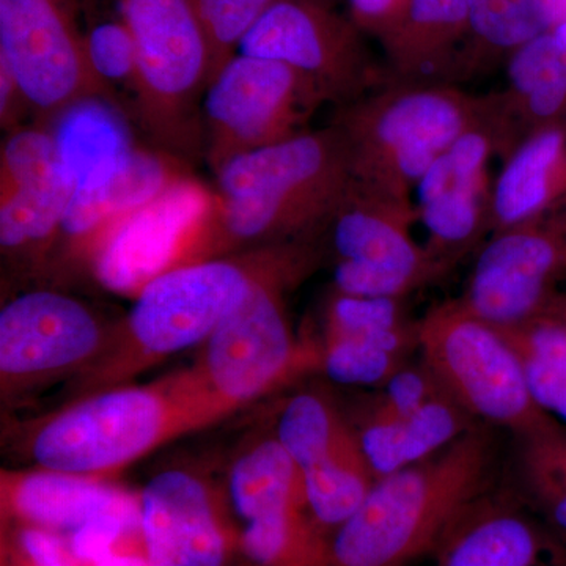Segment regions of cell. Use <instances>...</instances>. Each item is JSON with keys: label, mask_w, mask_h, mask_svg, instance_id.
<instances>
[{"label": "cell", "mask_w": 566, "mask_h": 566, "mask_svg": "<svg viewBox=\"0 0 566 566\" xmlns=\"http://www.w3.org/2000/svg\"><path fill=\"white\" fill-rule=\"evenodd\" d=\"M281 0H196L211 51L212 77L238 54L241 41ZM211 82V81H210Z\"/></svg>", "instance_id": "obj_36"}, {"label": "cell", "mask_w": 566, "mask_h": 566, "mask_svg": "<svg viewBox=\"0 0 566 566\" xmlns=\"http://www.w3.org/2000/svg\"><path fill=\"white\" fill-rule=\"evenodd\" d=\"M417 326L389 301L337 297L324 307L319 365L338 385L382 386L419 348Z\"/></svg>", "instance_id": "obj_21"}, {"label": "cell", "mask_w": 566, "mask_h": 566, "mask_svg": "<svg viewBox=\"0 0 566 566\" xmlns=\"http://www.w3.org/2000/svg\"><path fill=\"white\" fill-rule=\"evenodd\" d=\"M491 109L493 95H471L446 82L386 81L337 107L331 123L344 137L353 182L415 202L420 178Z\"/></svg>", "instance_id": "obj_4"}, {"label": "cell", "mask_w": 566, "mask_h": 566, "mask_svg": "<svg viewBox=\"0 0 566 566\" xmlns=\"http://www.w3.org/2000/svg\"><path fill=\"white\" fill-rule=\"evenodd\" d=\"M493 95L490 115L464 133L417 182V223L424 230V249L449 274L461 260L479 251L491 234L490 166L495 155L512 148L513 137Z\"/></svg>", "instance_id": "obj_12"}, {"label": "cell", "mask_w": 566, "mask_h": 566, "mask_svg": "<svg viewBox=\"0 0 566 566\" xmlns=\"http://www.w3.org/2000/svg\"><path fill=\"white\" fill-rule=\"evenodd\" d=\"M468 33L469 0H408L381 39L389 59L387 81L449 84L457 44Z\"/></svg>", "instance_id": "obj_26"}, {"label": "cell", "mask_w": 566, "mask_h": 566, "mask_svg": "<svg viewBox=\"0 0 566 566\" xmlns=\"http://www.w3.org/2000/svg\"><path fill=\"white\" fill-rule=\"evenodd\" d=\"M73 188L63 169L0 199V251L11 270L46 277Z\"/></svg>", "instance_id": "obj_28"}, {"label": "cell", "mask_w": 566, "mask_h": 566, "mask_svg": "<svg viewBox=\"0 0 566 566\" xmlns=\"http://www.w3.org/2000/svg\"><path fill=\"white\" fill-rule=\"evenodd\" d=\"M238 546L253 566H333L331 535L308 506H292L245 523Z\"/></svg>", "instance_id": "obj_31"}, {"label": "cell", "mask_w": 566, "mask_h": 566, "mask_svg": "<svg viewBox=\"0 0 566 566\" xmlns=\"http://www.w3.org/2000/svg\"><path fill=\"white\" fill-rule=\"evenodd\" d=\"M424 368L457 405L517 438L556 427L528 392L515 349L497 327L458 303L431 307L417 326Z\"/></svg>", "instance_id": "obj_8"}, {"label": "cell", "mask_w": 566, "mask_h": 566, "mask_svg": "<svg viewBox=\"0 0 566 566\" xmlns=\"http://www.w3.org/2000/svg\"><path fill=\"white\" fill-rule=\"evenodd\" d=\"M229 494L244 524L290 506H308L303 472L275 434L237 458L230 469Z\"/></svg>", "instance_id": "obj_29"}, {"label": "cell", "mask_w": 566, "mask_h": 566, "mask_svg": "<svg viewBox=\"0 0 566 566\" xmlns=\"http://www.w3.org/2000/svg\"><path fill=\"white\" fill-rule=\"evenodd\" d=\"M542 32L531 0H469V33L486 50L510 57Z\"/></svg>", "instance_id": "obj_35"}, {"label": "cell", "mask_w": 566, "mask_h": 566, "mask_svg": "<svg viewBox=\"0 0 566 566\" xmlns=\"http://www.w3.org/2000/svg\"><path fill=\"white\" fill-rule=\"evenodd\" d=\"M415 202H401L353 182L322 234L334 260L333 290L354 296L403 297L442 277L412 237Z\"/></svg>", "instance_id": "obj_10"}, {"label": "cell", "mask_w": 566, "mask_h": 566, "mask_svg": "<svg viewBox=\"0 0 566 566\" xmlns=\"http://www.w3.org/2000/svg\"><path fill=\"white\" fill-rule=\"evenodd\" d=\"M2 521L71 536L91 528H140L139 494L98 476L50 469L2 471Z\"/></svg>", "instance_id": "obj_19"}, {"label": "cell", "mask_w": 566, "mask_h": 566, "mask_svg": "<svg viewBox=\"0 0 566 566\" xmlns=\"http://www.w3.org/2000/svg\"><path fill=\"white\" fill-rule=\"evenodd\" d=\"M504 91L494 93L513 136L566 118V21L513 52ZM512 145V147H513Z\"/></svg>", "instance_id": "obj_27"}, {"label": "cell", "mask_w": 566, "mask_h": 566, "mask_svg": "<svg viewBox=\"0 0 566 566\" xmlns=\"http://www.w3.org/2000/svg\"><path fill=\"white\" fill-rule=\"evenodd\" d=\"M549 307L566 323V294L557 293L551 301Z\"/></svg>", "instance_id": "obj_40"}, {"label": "cell", "mask_w": 566, "mask_h": 566, "mask_svg": "<svg viewBox=\"0 0 566 566\" xmlns=\"http://www.w3.org/2000/svg\"><path fill=\"white\" fill-rule=\"evenodd\" d=\"M322 241L262 249L244 300L205 342L197 370L212 392L240 408L319 365V346L301 344L286 293L323 259Z\"/></svg>", "instance_id": "obj_5"}, {"label": "cell", "mask_w": 566, "mask_h": 566, "mask_svg": "<svg viewBox=\"0 0 566 566\" xmlns=\"http://www.w3.org/2000/svg\"><path fill=\"white\" fill-rule=\"evenodd\" d=\"M85 51L93 74L104 91L133 118L137 54L128 25L118 14L88 22L85 28Z\"/></svg>", "instance_id": "obj_33"}, {"label": "cell", "mask_w": 566, "mask_h": 566, "mask_svg": "<svg viewBox=\"0 0 566 566\" xmlns=\"http://www.w3.org/2000/svg\"><path fill=\"white\" fill-rule=\"evenodd\" d=\"M234 411L192 367L150 385L81 395L33 423L25 452L41 469L106 479Z\"/></svg>", "instance_id": "obj_2"}, {"label": "cell", "mask_w": 566, "mask_h": 566, "mask_svg": "<svg viewBox=\"0 0 566 566\" xmlns=\"http://www.w3.org/2000/svg\"><path fill=\"white\" fill-rule=\"evenodd\" d=\"M566 205V118L524 134L505 153L491 193V233Z\"/></svg>", "instance_id": "obj_24"}, {"label": "cell", "mask_w": 566, "mask_h": 566, "mask_svg": "<svg viewBox=\"0 0 566 566\" xmlns=\"http://www.w3.org/2000/svg\"><path fill=\"white\" fill-rule=\"evenodd\" d=\"M475 424L474 417L442 394L406 416L381 415L367 408L354 428L378 480L433 457Z\"/></svg>", "instance_id": "obj_25"}, {"label": "cell", "mask_w": 566, "mask_h": 566, "mask_svg": "<svg viewBox=\"0 0 566 566\" xmlns=\"http://www.w3.org/2000/svg\"><path fill=\"white\" fill-rule=\"evenodd\" d=\"M137 54L133 120L153 147L189 163L203 155L202 99L211 51L196 0H117Z\"/></svg>", "instance_id": "obj_7"}, {"label": "cell", "mask_w": 566, "mask_h": 566, "mask_svg": "<svg viewBox=\"0 0 566 566\" xmlns=\"http://www.w3.org/2000/svg\"><path fill=\"white\" fill-rule=\"evenodd\" d=\"M349 17L360 31L382 39L403 14L408 0H348Z\"/></svg>", "instance_id": "obj_38"}, {"label": "cell", "mask_w": 566, "mask_h": 566, "mask_svg": "<svg viewBox=\"0 0 566 566\" xmlns=\"http://www.w3.org/2000/svg\"><path fill=\"white\" fill-rule=\"evenodd\" d=\"M212 174L214 208L182 264L319 240L353 185L334 123L234 156Z\"/></svg>", "instance_id": "obj_1"}, {"label": "cell", "mask_w": 566, "mask_h": 566, "mask_svg": "<svg viewBox=\"0 0 566 566\" xmlns=\"http://www.w3.org/2000/svg\"><path fill=\"white\" fill-rule=\"evenodd\" d=\"M566 277V205L542 218L499 230L475 252L458 297L469 314L497 329L542 314Z\"/></svg>", "instance_id": "obj_15"}, {"label": "cell", "mask_w": 566, "mask_h": 566, "mask_svg": "<svg viewBox=\"0 0 566 566\" xmlns=\"http://www.w3.org/2000/svg\"><path fill=\"white\" fill-rule=\"evenodd\" d=\"M117 324L87 303L51 286L10 297L0 311V390L20 397L102 359Z\"/></svg>", "instance_id": "obj_11"}, {"label": "cell", "mask_w": 566, "mask_h": 566, "mask_svg": "<svg viewBox=\"0 0 566 566\" xmlns=\"http://www.w3.org/2000/svg\"><path fill=\"white\" fill-rule=\"evenodd\" d=\"M275 438L303 472L312 516L327 534L337 531L376 482L356 428L329 398L301 392L283 406Z\"/></svg>", "instance_id": "obj_16"}, {"label": "cell", "mask_w": 566, "mask_h": 566, "mask_svg": "<svg viewBox=\"0 0 566 566\" xmlns=\"http://www.w3.org/2000/svg\"><path fill=\"white\" fill-rule=\"evenodd\" d=\"M515 349L528 392L539 409L566 427V323L547 305L535 318L499 329ZM560 423V422H558Z\"/></svg>", "instance_id": "obj_30"}, {"label": "cell", "mask_w": 566, "mask_h": 566, "mask_svg": "<svg viewBox=\"0 0 566 566\" xmlns=\"http://www.w3.org/2000/svg\"><path fill=\"white\" fill-rule=\"evenodd\" d=\"M520 439V472L528 504L566 543V427L558 423Z\"/></svg>", "instance_id": "obj_32"}, {"label": "cell", "mask_w": 566, "mask_h": 566, "mask_svg": "<svg viewBox=\"0 0 566 566\" xmlns=\"http://www.w3.org/2000/svg\"><path fill=\"white\" fill-rule=\"evenodd\" d=\"M324 104L314 82L286 63L234 54L205 91V159L216 172L234 156L300 136Z\"/></svg>", "instance_id": "obj_9"}, {"label": "cell", "mask_w": 566, "mask_h": 566, "mask_svg": "<svg viewBox=\"0 0 566 566\" xmlns=\"http://www.w3.org/2000/svg\"><path fill=\"white\" fill-rule=\"evenodd\" d=\"M148 566H226L233 535L218 497L199 475L169 469L139 494Z\"/></svg>", "instance_id": "obj_18"}, {"label": "cell", "mask_w": 566, "mask_h": 566, "mask_svg": "<svg viewBox=\"0 0 566 566\" xmlns=\"http://www.w3.org/2000/svg\"><path fill=\"white\" fill-rule=\"evenodd\" d=\"M70 542L24 524L2 521V566H81Z\"/></svg>", "instance_id": "obj_37"}, {"label": "cell", "mask_w": 566, "mask_h": 566, "mask_svg": "<svg viewBox=\"0 0 566 566\" xmlns=\"http://www.w3.org/2000/svg\"><path fill=\"white\" fill-rule=\"evenodd\" d=\"M438 566H566V543L509 497L469 506L439 543Z\"/></svg>", "instance_id": "obj_22"}, {"label": "cell", "mask_w": 566, "mask_h": 566, "mask_svg": "<svg viewBox=\"0 0 566 566\" xmlns=\"http://www.w3.org/2000/svg\"><path fill=\"white\" fill-rule=\"evenodd\" d=\"M494 439L475 424L433 457L382 476L331 535L333 566H406L436 553L449 528L490 491Z\"/></svg>", "instance_id": "obj_3"}, {"label": "cell", "mask_w": 566, "mask_h": 566, "mask_svg": "<svg viewBox=\"0 0 566 566\" xmlns=\"http://www.w3.org/2000/svg\"><path fill=\"white\" fill-rule=\"evenodd\" d=\"M531 6L543 31L566 21V0H531Z\"/></svg>", "instance_id": "obj_39"}, {"label": "cell", "mask_w": 566, "mask_h": 566, "mask_svg": "<svg viewBox=\"0 0 566 566\" xmlns=\"http://www.w3.org/2000/svg\"><path fill=\"white\" fill-rule=\"evenodd\" d=\"M82 20V0H0V63L35 122L84 96H109L88 63Z\"/></svg>", "instance_id": "obj_13"}, {"label": "cell", "mask_w": 566, "mask_h": 566, "mask_svg": "<svg viewBox=\"0 0 566 566\" xmlns=\"http://www.w3.org/2000/svg\"><path fill=\"white\" fill-rule=\"evenodd\" d=\"M189 175L188 163L178 156L140 145L114 180L96 191L73 193L46 277L91 271L96 252L126 218Z\"/></svg>", "instance_id": "obj_20"}, {"label": "cell", "mask_w": 566, "mask_h": 566, "mask_svg": "<svg viewBox=\"0 0 566 566\" xmlns=\"http://www.w3.org/2000/svg\"><path fill=\"white\" fill-rule=\"evenodd\" d=\"M214 202L192 175L175 182L106 238L93 260V277L109 292L136 296L156 275L180 266Z\"/></svg>", "instance_id": "obj_17"}, {"label": "cell", "mask_w": 566, "mask_h": 566, "mask_svg": "<svg viewBox=\"0 0 566 566\" xmlns=\"http://www.w3.org/2000/svg\"><path fill=\"white\" fill-rule=\"evenodd\" d=\"M360 32L327 0H281L244 36L238 54L286 63L314 82L326 103L344 107L387 81Z\"/></svg>", "instance_id": "obj_14"}, {"label": "cell", "mask_w": 566, "mask_h": 566, "mask_svg": "<svg viewBox=\"0 0 566 566\" xmlns=\"http://www.w3.org/2000/svg\"><path fill=\"white\" fill-rule=\"evenodd\" d=\"M260 252L180 264L142 286L107 352L82 375L81 395L120 386L164 357L203 345L244 300Z\"/></svg>", "instance_id": "obj_6"}, {"label": "cell", "mask_w": 566, "mask_h": 566, "mask_svg": "<svg viewBox=\"0 0 566 566\" xmlns=\"http://www.w3.org/2000/svg\"><path fill=\"white\" fill-rule=\"evenodd\" d=\"M43 125L54 139L73 193L103 188L128 166L140 147L133 118L109 96L76 99Z\"/></svg>", "instance_id": "obj_23"}, {"label": "cell", "mask_w": 566, "mask_h": 566, "mask_svg": "<svg viewBox=\"0 0 566 566\" xmlns=\"http://www.w3.org/2000/svg\"><path fill=\"white\" fill-rule=\"evenodd\" d=\"M62 166L54 139L43 123L21 125L7 133L0 151V199L24 186L48 180Z\"/></svg>", "instance_id": "obj_34"}]
</instances>
